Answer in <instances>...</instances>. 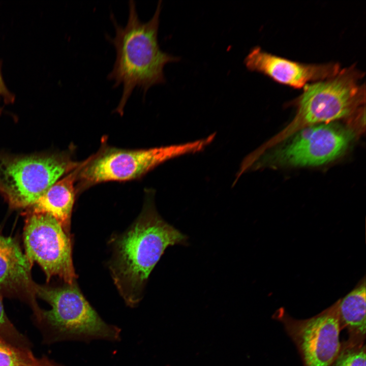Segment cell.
I'll return each instance as SVG.
<instances>
[{
  "label": "cell",
  "instance_id": "16",
  "mask_svg": "<svg viewBox=\"0 0 366 366\" xmlns=\"http://www.w3.org/2000/svg\"><path fill=\"white\" fill-rule=\"evenodd\" d=\"M0 336L19 347L30 349L28 340L15 327L4 310L2 295L0 294Z\"/></svg>",
  "mask_w": 366,
  "mask_h": 366
},
{
  "label": "cell",
  "instance_id": "12",
  "mask_svg": "<svg viewBox=\"0 0 366 366\" xmlns=\"http://www.w3.org/2000/svg\"><path fill=\"white\" fill-rule=\"evenodd\" d=\"M80 166L56 181L27 209L34 213L50 215L69 234L71 214L77 193L76 183Z\"/></svg>",
  "mask_w": 366,
  "mask_h": 366
},
{
  "label": "cell",
  "instance_id": "18",
  "mask_svg": "<svg viewBox=\"0 0 366 366\" xmlns=\"http://www.w3.org/2000/svg\"><path fill=\"white\" fill-rule=\"evenodd\" d=\"M44 366H62L51 360L49 359L47 357H45V363Z\"/></svg>",
  "mask_w": 366,
  "mask_h": 366
},
{
  "label": "cell",
  "instance_id": "14",
  "mask_svg": "<svg viewBox=\"0 0 366 366\" xmlns=\"http://www.w3.org/2000/svg\"><path fill=\"white\" fill-rule=\"evenodd\" d=\"M0 366H44L30 349L18 346L0 336Z\"/></svg>",
  "mask_w": 366,
  "mask_h": 366
},
{
  "label": "cell",
  "instance_id": "15",
  "mask_svg": "<svg viewBox=\"0 0 366 366\" xmlns=\"http://www.w3.org/2000/svg\"><path fill=\"white\" fill-rule=\"evenodd\" d=\"M332 366H365V341L347 339L341 343Z\"/></svg>",
  "mask_w": 366,
  "mask_h": 366
},
{
  "label": "cell",
  "instance_id": "3",
  "mask_svg": "<svg viewBox=\"0 0 366 366\" xmlns=\"http://www.w3.org/2000/svg\"><path fill=\"white\" fill-rule=\"evenodd\" d=\"M36 293L51 307L35 318L46 342L120 340L121 329L103 320L75 283L59 287L37 285Z\"/></svg>",
  "mask_w": 366,
  "mask_h": 366
},
{
  "label": "cell",
  "instance_id": "6",
  "mask_svg": "<svg viewBox=\"0 0 366 366\" xmlns=\"http://www.w3.org/2000/svg\"><path fill=\"white\" fill-rule=\"evenodd\" d=\"M362 74L352 66L332 77L304 86L296 100V115L286 131L289 134L354 114L365 102V85L359 82Z\"/></svg>",
  "mask_w": 366,
  "mask_h": 366
},
{
  "label": "cell",
  "instance_id": "11",
  "mask_svg": "<svg viewBox=\"0 0 366 366\" xmlns=\"http://www.w3.org/2000/svg\"><path fill=\"white\" fill-rule=\"evenodd\" d=\"M32 265L16 240L0 234V294L24 300L36 317L42 309L36 301Z\"/></svg>",
  "mask_w": 366,
  "mask_h": 366
},
{
  "label": "cell",
  "instance_id": "4",
  "mask_svg": "<svg viewBox=\"0 0 366 366\" xmlns=\"http://www.w3.org/2000/svg\"><path fill=\"white\" fill-rule=\"evenodd\" d=\"M216 133L184 144L144 149H127L101 146L97 152L81 162L77 192L99 183L137 179L172 158L200 151L214 139Z\"/></svg>",
  "mask_w": 366,
  "mask_h": 366
},
{
  "label": "cell",
  "instance_id": "5",
  "mask_svg": "<svg viewBox=\"0 0 366 366\" xmlns=\"http://www.w3.org/2000/svg\"><path fill=\"white\" fill-rule=\"evenodd\" d=\"M81 163L69 150L16 155L0 149V195L10 207L28 209Z\"/></svg>",
  "mask_w": 366,
  "mask_h": 366
},
{
  "label": "cell",
  "instance_id": "17",
  "mask_svg": "<svg viewBox=\"0 0 366 366\" xmlns=\"http://www.w3.org/2000/svg\"><path fill=\"white\" fill-rule=\"evenodd\" d=\"M15 97L7 87L3 79L0 69V103L4 104L12 103L15 101ZM3 108L0 105V113Z\"/></svg>",
  "mask_w": 366,
  "mask_h": 366
},
{
  "label": "cell",
  "instance_id": "1",
  "mask_svg": "<svg viewBox=\"0 0 366 366\" xmlns=\"http://www.w3.org/2000/svg\"><path fill=\"white\" fill-rule=\"evenodd\" d=\"M142 211L131 227L112 239L109 267L114 283L126 304L134 308L143 297L149 274L166 248L187 245L188 237L166 222L148 191Z\"/></svg>",
  "mask_w": 366,
  "mask_h": 366
},
{
  "label": "cell",
  "instance_id": "7",
  "mask_svg": "<svg viewBox=\"0 0 366 366\" xmlns=\"http://www.w3.org/2000/svg\"><path fill=\"white\" fill-rule=\"evenodd\" d=\"M340 299L316 315L296 319L284 309L276 311L273 318L281 322L295 344L303 366H332L339 352L341 342Z\"/></svg>",
  "mask_w": 366,
  "mask_h": 366
},
{
  "label": "cell",
  "instance_id": "2",
  "mask_svg": "<svg viewBox=\"0 0 366 366\" xmlns=\"http://www.w3.org/2000/svg\"><path fill=\"white\" fill-rule=\"evenodd\" d=\"M162 1L158 2L152 18L142 22L135 2H129V15L125 26L119 24L113 15V38H106L114 46L116 58L107 78L114 82L113 87L123 86L122 94L115 111L123 114L124 107L134 90L137 88L144 96L152 86L165 83L164 66L178 62L180 58L163 51L158 40Z\"/></svg>",
  "mask_w": 366,
  "mask_h": 366
},
{
  "label": "cell",
  "instance_id": "10",
  "mask_svg": "<svg viewBox=\"0 0 366 366\" xmlns=\"http://www.w3.org/2000/svg\"><path fill=\"white\" fill-rule=\"evenodd\" d=\"M244 63L250 71L262 73L276 81L296 88L304 87L310 81L332 77L342 70L337 63H300L268 53L258 46L251 50Z\"/></svg>",
  "mask_w": 366,
  "mask_h": 366
},
{
  "label": "cell",
  "instance_id": "8",
  "mask_svg": "<svg viewBox=\"0 0 366 366\" xmlns=\"http://www.w3.org/2000/svg\"><path fill=\"white\" fill-rule=\"evenodd\" d=\"M23 239L26 256L41 267L47 282L57 276L67 284L74 283L71 239L55 218L28 211Z\"/></svg>",
  "mask_w": 366,
  "mask_h": 366
},
{
  "label": "cell",
  "instance_id": "13",
  "mask_svg": "<svg viewBox=\"0 0 366 366\" xmlns=\"http://www.w3.org/2000/svg\"><path fill=\"white\" fill-rule=\"evenodd\" d=\"M364 277L345 297L340 299L339 314L341 329L347 330L348 339L365 340L366 288Z\"/></svg>",
  "mask_w": 366,
  "mask_h": 366
},
{
  "label": "cell",
  "instance_id": "9",
  "mask_svg": "<svg viewBox=\"0 0 366 366\" xmlns=\"http://www.w3.org/2000/svg\"><path fill=\"white\" fill-rule=\"evenodd\" d=\"M349 128L332 122L298 130L274 154L277 164L309 167L329 163L343 155L354 138Z\"/></svg>",
  "mask_w": 366,
  "mask_h": 366
}]
</instances>
